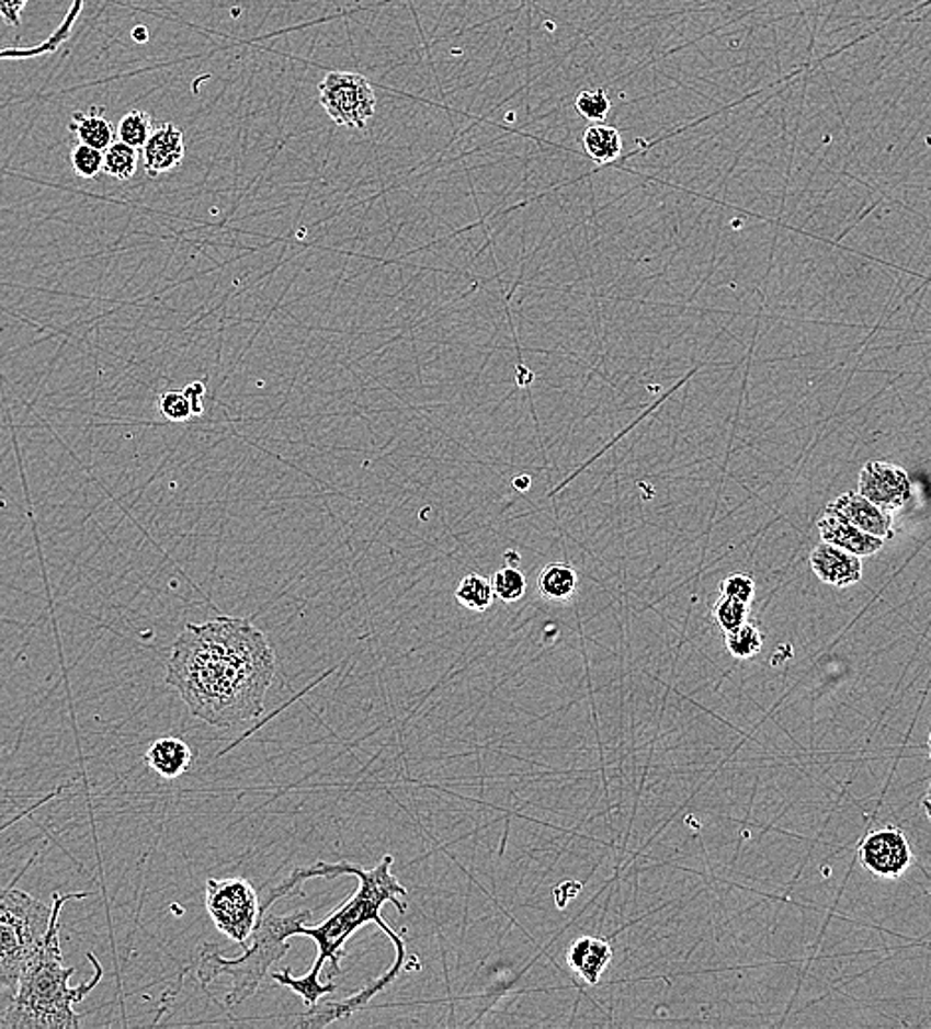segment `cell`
Masks as SVG:
<instances>
[{"label":"cell","instance_id":"6da1fadb","mask_svg":"<svg viewBox=\"0 0 931 1029\" xmlns=\"http://www.w3.org/2000/svg\"><path fill=\"white\" fill-rule=\"evenodd\" d=\"M274 675L276 653L266 633L248 618L218 616L184 626L164 682L193 717L216 729H232L264 713Z\"/></svg>","mask_w":931,"mask_h":1029},{"label":"cell","instance_id":"7a4b0ae2","mask_svg":"<svg viewBox=\"0 0 931 1029\" xmlns=\"http://www.w3.org/2000/svg\"><path fill=\"white\" fill-rule=\"evenodd\" d=\"M393 856H385L373 869L353 866L349 861H338V864H328V861H318L314 866L297 867L296 873L304 881L314 879V877H323V879H336L339 876H353L359 879L357 891L351 897L336 908L323 923L316 927L304 925L299 930V937H309L316 940L318 945V958L314 960V967L307 972L306 976L296 979L292 976L289 969L280 970L272 974V980L292 990L299 998L304 999L307 1008L316 1006L319 999L326 998L328 994H333L338 990V984L333 982H323L321 972L326 964H331L329 976H336L341 972V958L345 957V945L349 938L353 937L357 930L368 925L377 923L381 930L390 938L395 947V962L383 976L373 982H368L365 988L357 990L353 996L341 999V1002H328L329 1019L338 1021L345 1019L359 1009L367 1008L368 1002L381 994L383 990L390 986L395 980L399 979L400 972L405 969V958H407V947L405 938L399 933H395L381 917L383 907L390 903L399 908V913H407V905L400 903L399 897H407V889L402 887L399 879L393 873Z\"/></svg>","mask_w":931,"mask_h":1029},{"label":"cell","instance_id":"3957f363","mask_svg":"<svg viewBox=\"0 0 931 1029\" xmlns=\"http://www.w3.org/2000/svg\"><path fill=\"white\" fill-rule=\"evenodd\" d=\"M92 893H68L54 895L50 927L38 950L32 954L11 1004L0 1011V1028L16 1029H68L82 1028V1018L76 1014L73 1004H80L103 979L102 962L93 952L86 958L92 962V979L72 988L70 979L76 969L64 967L60 947V913L68 901L88 899Z\"/></svg>","mask_w":931,"mask_h":1029},{"label":"cell","instance_id":"277c9868","mask_svg":"<svg viewBox=\"0 0 931 1029\" xmlns=\"http://www.w3.org/2000/svg\"><path fill=\"white\" fill-rule=\"evenodd\" d=\"M311 918L309 908H299L287 915L270 913V908L258 918L254 933L246 942L245 952L238 958L220 954V947L215 942H203L196 948L195 974L203 988L218 976H228L232 986L226 992V1008H236L246 999L257 994L260 984L266 980L270 969L286 957L289 945L287 938L299 937V930Z\"/></svg>","mask_w":931,"mask_h":1029},{"label":"cell","instance_id":"5b68a950","mask_svg":"<svg viewBox=\"0 0 931 1029\" xmlns=\"http://www.w3.org/2000/svg\"><path fill=\"white\" fill-rule=\"evenodd\" d=\"M32 861L34 857L11 885L0 887V984L12 992L50 927L52 905L16 887Z\"/></svg>","mask_w":931,"mask_h":1029},{"label":"cell","instance_id":"8992f818","mask_svg":"<svg viewBox=\"0 0 931 1029\" xmlns=\"http://www.w3.org/2000/svg\"><path fill=\"white\" fill-rule=\"evenodd\" d=\"M206 911L223 935L245 947L262 917V899L257 887L242 877L208 879Z\"/></svg>","mask_w":931,"mask_h":1029},{"label":"cell","instance_id":"52a82bcc","mask_svg":"<svg viewBox=\"0 0 931 1029\" xmlns=\"http://www.w3.org/2000/svg\"><path fill=\"white\" fill-rule=\"evenodd\" d=\"M319 103L339 127L365 132L375 115L377 95L367 78L355 72H328L319 82Z\"/></svg>","mask_w":931,"mask_h":1029},{"label":"cell","instance_id":"ba28073f","mask_svg":"<svg viewBox=\"0 0 931 1029\" xmlns=\"http://www.w3.org/2000/svg\"><path fill=\"white\" fill-rule=\"evenodd\" d=\"M859 861L874 877L900 879L913 864V854L900 827L888 826L862 837Z\"/></svg>","mask_w":931,"mask_h":1029},{"label":"cell","instance_id":"9c48e42d","mask_svg":"<svg viewBox=\"0 0 931 1029\" xmlns=\"http://www.w3.org/2000/svg\"><path fill=\"white\" fill-rule=\"evenodd\" d=\"M859 493L888 513L901 510L911 498L910 476L896 464L874 459L860 471Z\"/></svg>","mask_w":931,"mask_h":1029},{"label":"cell","instance_id":"30bf717a","mask_svg":"<svg viewBox=\"0 0 931 1029\" xmlns=\"http://www.w3.org/2000/svg\"><path fill=\"white\" fill-rule=\"evenodd\" d=\"M817 527H819L822 540H827L830 545H837L840 549L852 552V554H859V557H872L874 552L881 551L884 542H886L884 539L872 537L868 533L859 529L832 503L827 505V510L822 513Z\"/></svg>","mask_w":931,"mask_h":1029},{"label":"cell","instance_id":"8fae6325","mask_svg":"<svg viewBox=\"0 0 931 1029\" xmlns=\"http://www.w3.org/2000/svg\"><path fill=\"white\" fill-rule=\"evenodd\" d=\"M810 569L819 581L835 588H847L862 579V562H860L859 554L844 551L827 540H822L810 552Z\"/></svg>","mask_w":931,"mask_h":1029},{"label":"cell","instance_id":"7c38bea8","mask_svg":"<svg viewBox=\"0 0 931 1029\" xmlns=\"http://www.w3.org/2000/svg\"><path fill=\"white\" fill-rule=\"evenodd\" d=\"M145 173L161 176L179 169L184 159L183 132L174 123H163L155 127L151 137L144 145Z\"/></svg>","mask_w":931,"mask_h":1029},{"label":"cell","instance_id":"4fadbf2b","mask_svg":"<svg viewBox=\"0 0 931 1029\" xmlns=\"http://www.w3.org/2000/svg\"><path fill=\"white\" fill-rule=\"evenodd\" d=\"M613 960V947L597 937H581L567 948V964L589 986H597Z\"/></svg>","mask_w":931,"mask_h":1029},{"label":"cell","instance_id":"5bb4252c","mask_svg":"<svg viewBox=\"0 0 931 1029\" xmlns=\"http://www.w3.org/2000/svg\"><path fill=\"white\" fill-rule=\"evenodd\" d=\"M832 505L864 533H868L872 537H878V539H892L890 513L876 507L872 501L866 500L864 495H860L859 491L842 493L837 500L832 501Z\"/></svg>","mask_w":931,"mask_h":1029},{"label":"cell","instance_id":"9a60e30c","mask_svg":"<svg viewBox=\"0 0 931 1029\" xmlns=\"http://www.w3.org/2000/svg\"><path fill=\"white\" fill-rule=\"evenodd\" d=\"M193 761H195V754L191 751V746L177 736L157 739L145 753V763L151 766L154 773L167 780L183 776L193 765Z\"/></svg>","mask_w":931,"mask_h":1029},{"label":"cell","instance_id":"2e32d148","mask_svg":"<svg viewBox=\"0 0 931 1029\" xmlns=\"http://www.w3.org/2000/svg\"><path fill=\"white\" fill-rule=\"evenodd\" d=\"M70 132L76 135L78 144L90 145L100 151H105L115 141V127L105 117V110L95 105L90 112L72 113Z\"/></svg>","mask_w":931,"mask_h":1029},{"label":"cell","instance_id":"e0dca14e","mask_svg":"<svg viewBox=\"0 0 931 1029\" xmlns=\"http://www.w3.org/2000/svg\"><path fill=\"white\" fill-rule=\"evenodd\" d=\"M579 588V576L571 564L552 562L537 574V592L545 601L567 602Z\"/></svg>","mask_w":931,"mask_h":1029},{"label":"cell","instance_id":"ac0fdd59","mask_svg":"<svg viewBox=\"0 0 931 1029\" xmlns=\"http://www.w3.org/2000/svg\"><path fill=\"white\" fill-rule=\"evenodd\" d=\"M583 147L594 163L604 167L614 163L623 153V137L618 129L611 125L591 123V127L583 135Z\"/></svg>","mask_w":931,"mask_h":1029},{"label":"cell","instance_id":"d6986e66","mask_svg":"<svg viewBox=\"0 0 931 1029\" xmlns=\"http://www.w3.org/2000/svg\"><path fill=\"white\" fill-rule=\"evenodd\" d=\"M456 601L472 611L488 610L496 601L490 579L481 576L478 572L466 574L456 588Z\"/></svg>","mask_w":931,"mask_h":1029},{"label":"cell","instance_id":"ffe728a7","mask_svg":"<svg viewBox=\"0 0 931 1029\" xmlns=\"http://www.w3.org/2000/svg\"><path fill=\"white\" fill-rule=\"evenodd\" d=\"M139 167V149L132 145L113 141L103 151V173L117 181H132Z\"/></svg>","mask_w":931,"mask_h":1029},{"label":"cell","instance_id":"44dd1931","mask_svg":"<svg viewBox=\"0 0 931 1029\" xmlns=\"http://www.w3.org/2000/svg\"><path fill=\"white\" fill-rule=\"evenodd\" d=\"M154 129L151 115L147 112L134 110V112L125 113L120 119L117 127H115V137L122 144L132 145L135 149H144V145L151 137Z\"/></svg>","mask_w":931,"mask_h":1029},{"label":"cell","instance_id":"7402d4cb","mask_svg":"<svg viewBox=\"0 0 931 1029\" xmlns=\"http://www.w3.org/2000/svg\"><path fill=\"white\" fill-rule=\"evenodd\" d=\"M726 645L727 652L731 653L736 660H751L761 652L763 636L759 632L758 626L746 622L734 632L726 633Z\"/></svg>","mask_w":931,"mask_h":1029},{"label":"cell","instance_id":"603a6c76","mask_svg":"<svg viewBox=\"0 0 931 1029\" xmlns=\"http://www.w3.org/2000/svg\"><path fill=\"white\" fill-rule=\"evenodd\" d=\"M490 582L496 598L508 604L522 601L527 591V581L518 567H503L500 571L493 572Z\"/></svg>","mask_w":931,"mask_h":1029},{"label":"cell","instance_id":"cb8c5ba5","mask_svg":"<svg viewBox=\"0 0 931 1029\" xmlns=\"http://www.w3.org/2000/svg\"><path fill=\"white\" fill-rule=\"evenodd\" d=\"M575 112L584 117L587 122L603 123L606 115L611 112V100L604 88L599 90H583L577 93L575 100Z\"/></svg>","mask_w":931,"mask_h":1029},{"label":"cell","instance_id":"d4e9b609","mask_svg":"<svg viewBox=\"0 0 931 1029\" xmlns=\"http://www.w3.org/2000/svg\"><path fill=\"white\" fill-rule=\"evenodd\" d=\"M749 616V604H743V602L731 601V598H726V596H719L714 606V618H716L717 626L722 628V632H734L739 626L748 622Z\"/></svg>","mask_w":931,"mask_h":1029},{"label":"cell","instance_id":"484cf974","mask_svg":"<svg viewBox=\"0 0 931 1029\" xmlns=\"http://www.w3.org/2000/svg\"><path fill=\"white\" fill-rule=\"evenodd\" d=\"M73 173L80 179H95L103 171V151L93 149L90 145H73L70 153Z\"/></svg>","mask_w":931,"mask_h":1029},{"label":"cell","instance_id":"4316f807","mask_svg":"<svg viewBox=\"0 0 931 1029\" xmlns=\"http://www.w3.org/2000/svg\"><path fill=\"white\" fill-rule=\"evenodd\" d=\"M159 408L164 419L171 422H186L191 416H196L195 407L186 392H164L159 400Z\"/></svg>","mask_w":931,"mask_h":1029},{"label":"cell","instance_id":"83f0119b","mask_svg":"<svg viewBox=\"0 0 931 1029\" xmlns=\"http://www.w3.org/2000/svg\"><path fill=\"white\" fill-rule=\"evenodd\" d=\"M719 592L726 598L749 604L756 594V582L748 574H731L719 584Z\"/></svg>","mask_w":931,"mask_h":1029},{"label":"cell","instance_id":"f1b7e54d","mask_svg":"<svg viewBox=\"0 0 931 1029\" xmlns=\"http://www.w3.org/2000/svg\"><path fill=\"white\" fill-rule=\"evenodd\" d=\"M29 0H0V19L9 26L21 28V16Z\"/></svg>","mask_w":931,"mask_h":1029},{"label":"cell","instance_id":"f546056e","mask_svg":"<svg viewBox=\"0 0 931 1029\" xmlns=\"http://www.w3.org/2000/svg\"><path fill=\"white\" fill-rule=\"evenodd\" d=\"M29 56H31L29 48H2V50H0V60H12V58L24 60V58H29Z\"/></svg>","mask_w":931,"mask_h":1029},{"label":"cell","instance_id":"4dcf8cb0","mask_svg":"<svg viewBox=\"0 0 931 1029\" xmlns=\"http://www.w3.org/2000/svg\"><path fill=\"white\" fill-rule=\"evenodd\" d=\"M921 805H923V812L928 815V820H930L931 824V782L930 786H928V792H926L923 800H921Z\"/></svg>","mask_w":931,"mask_h":1029},{"label":"cell","instance_id":"1f68e13d","mask_svg":"<svg viewBox=\"0 0 931 1029\" xmlns=\"http://www.w3.org/2000/svg\"><path fill=\"white\" fill-rule=\"evenodd\" d=\"M928 751H930V756H931V731H930V739H928Z\"/></svg>","mask_w":931,"mask_h":1029}]
</instances>
